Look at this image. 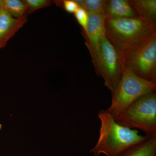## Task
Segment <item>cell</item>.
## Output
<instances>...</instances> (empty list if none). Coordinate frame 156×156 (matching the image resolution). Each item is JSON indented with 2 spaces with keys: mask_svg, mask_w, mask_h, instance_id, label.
I'll use <instances>...</instances> for the list:
<instances>
[{
  "mask_svg": "<svg viewBox=\"0 0 156 156\" xmlns=\"http://www.w3.org/2000/svg\"><path fill=\"white\" fill-rule=\"evenodd\" d=\"M98 116L101 123L99 136L90 151L94 156H122L129 149L150 137L140 134L138 130L120 125L107 110H100Z\"/></svg>",
  "mask_w": 156,
  "mask_h": 156,
  "instance_id": "obj_1",
  "label": "cell"
},
{
  "mask_svg": "<svg viewBox=\"0 0 156 156\" xmlns=\"http://www.w3.org/2000/svg\"><path fill=\"white\" fill-rule=\"evenodd\" d=\"M105 37L121 52L156 34V23L141 17L105 19Z\"/></svg>",
  "mask_w": 156,
  "mask_h": 156,
  "instance_id": "obj_2",
  "label": "cell"
},
{
  "mask_svg": "<svg viewBox=\"0 0 156 156\" xmlns=\"http://www.w3.org/2000/svg\"><path fill=\"white\" fill-rule=\"evenodd\" d=\"M156 88V82L140 77L123 64L122 76L112 93L111 104L106 110L115 119L140 98Z\"/></svg>",
  "mask_w": 156,
  "mask_h": 156,
  "instance_id": "obj_3",
  "label": "cell"
},
{
  "mask_svg": "<svg viewBox=\"0 0 156 156\" xmlns=\"http://www.w3.org/2000/svg\"><path fill=\"white\" fill-rule=\"evenodd\" d=\"M115 119L122 126L140 130L149 137H156V90L140 98Z\"/></svg>",
  "mask_w": 156,
  "mask_h": 156,
  "instance_id": "obj_4",
  "label": "cell"
},
{
  "mask_svg": "<svg viewBox=\"0 0 156 156\" xmlns=\"http://www.w3.org/2000/svg\"><path fill=\"white\" fill-rule=\"evenodd\" d=\"M121 54L125 67L140 77L156 82V34Z\"/></svg>",
  "mask_w": 156,
  "mask_h": 156,
  "instance_id": "obj_5",
  "label": "cell"
},
{
  "mask_svg": "<svg viewBox=\"0 0 156 156\" xmlns=\"http://www.w3.org/2000/svg\"><path fill=\"white\" fill-rule=\"evenodd\" d=\"M92 62L97 75L104 80V85L112 93L119 82L122 73V54L106 37H104Z\"/></svg>",
  "mask_w": 156,
  "mask_h": 156,
  "instance_id": "obj_6",
  "label": "cell"
},
{
  "mask_svg": "<svg viewBox=\"0 0 156 156\" xmlns=\"http://www.w3.org/2000/svg\"><path fill=\"white\" fill-rule=\"evenodd\" d=\"M105 17L104 14H89L86 45L91 57L96 53L101 39L105 36Z\"/></svg>",
  "mask_w": 156,
  "mask_h": 156,
  "instance_id": "obj_7",
  "label": "cell"
},
{
  "mask_svg": "<svg viewBox=\"0 0 156 156\" xmlns=\"http://www.w3.org/2000/svg\"><path fill=\"white\" fill-rule=\"evenodd\" d=\"M27 21V16L19 19L11 17L4 7L0 14V49L5 48L8 41Z\"/></svg>",
  "mask_w": 156,
  "mask_h": 156,
  "instance_id": "obj_8",
  "label": "cell"
},
{
  "mask_svg": "<svg viewBox=\"0 0 156 156\" xmlns=\"http://www.w3.org/2000/svg\"><path fill=\"white\" fill-rule=\"evenodd\" d=\"M105 19L137 17L128 0H108L105 13Z\"/></svg>",
  "mask_w": 156,
  "mask_h": 156,
  "instance_id": "obj_9",
  "label": "cell"
},
{
  "mask_svg": "<svg viewBox=\"0 0 156 156\" xmlns=\"http://www.w3.org/2000/svg\"><path fill=\"white\" fill-rule=\"evenodd\" d=\"M138 17L156 23V0H128Z\"/></svg>",
  "mask_w": 156,
  "mask_h": 156,
  "instance_id": "obj_10",
  "label": "cell"
},
{
  "mask_svg": "<svg viewBox=\"0 0 156 156\" xmlns=\"http://www.w3.org/2000/svg\"><path fill=\"white\" fill-rule=\"evenodd\" d=\"M122 156H156V137H149L129 149Z\"/></svg>",
  "mask_w": 156,
  "mask_h": 156,
  "instance_id": "obj_11",
  "label": "cell"
},
{
  "mask_svg": "<svg viewBox=\"0 0 156 156\" xmlns=\"http://www.w3.org/2000/svg\"><path fill=\"white\" fill-rule=\"evenodd\" d=\"M80 7L87 11L88 14H104L105 15L108 0H75Z\"/></svg>",
  "mask_w": 156,
  "mask_h": 156,
  "instance_id": "obj_12",
  "label": "cell"
},
{
  "mask_svg": "<svg viewBox=\"0 0 156 156\" xmlns=\"http://www.w3.org/2000/svg\"><path fill=\"white\" fill-rule=\"evenodd\" d=\"M4 7L9 14L15 19L27 15V7L23 1L4 0Z\"/></svg>",
  "mask_w": 156,
  "mask_h": 156,
  "instance_id": "obj_13",
  "label": "cell"
},
{
  "mask_svg": "<svg viewBox=\"0 0 156 156\" xmlns=\"http://www.w3.org/2000/svg\"><path fill=\"white\" fill-rule=\"evenodd\" d=\"M27 7V13H32L39 9H43L50 6L52 2L48 0H24Z\"/></svg>",
  "mask_w": 156,
  "mask_h": 156,
  "instance_id": "obj_14",
  "label": "cell"
},
{
  "mask_svg": "<svg viewBox=\"0 0 156 156\" xmlns=\"http://www.w3.org/2000/svg\"><path fill=\"white\" fill-rule=\"evenodd\" d=\"M74 17L80 25L82 27L85 38L87 35V26H88L89 14L86 10L80 7L74 14Z\"/></svg>",
  "mask_w": 156,
  "mask_h": 156,
  "instance_id": "obj_15",
  "label": "cell"
},
{
  "mask_svg": "<svg viewBox=\"0 0 156 156\" xmlns=\"http://www.w3.org/2000/svg\"><path fill=\"white\" fill-rule=\"evenodd\" d=\"M57 3H58V5L62 6L65 11L70 14H74L80 8L75 0L57 1Z\"/></svg>",
  "mask_w": 156,
  "mask_h": 156,
  "instance_id": "obj_16",
  "label": "cell"
},
{
  "mask_svg": "<svg viewBox=\"0 0 156 156\" xmlns=\"http://www.w3.org/2000/svg\"><path fill=\"white\" fill-rule=\"evenodd\" d=\"M4 8V0H0V14L2 13V11Z\"/></svg>",
  "mask_w": 156,
  "mask_h": 156,
  "instance_id": "obj_17",
  "label": "cell"
},
{
  "mask_svg": "<svg viewBox=\"0 0 156 156\" xmlns=\"http://www.w3.org/2000/svg\"><path fill=\"white\" fill-rule=\"evenodd\" d=\"M2 125L1 124H0V130L2 129Z\"/></svg>",
  "mask_w": 156,
  "mask_h": 156,
  "instance_id": "obj_18",
  "label": "cell"
}]
</instances>
